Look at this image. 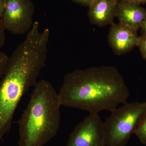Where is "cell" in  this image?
I'll use <instances>...</instances> for the list:
<instances>
[{"mask_svg": "<svg viewBox=\"0 0 146 146\" xmlns=\"http://www.w3.org/2000/svg\"><path fill=\"white\" fill-rule=\"evenodd\" d=\"M48 39L32 31L10 57L0 79V141L10 130L13 116L23 96L37 82L46 66Z\"/></svg>", "mask_w": 146, "mask_h": 146, "instance_id": "6da1fadb", "label": "cell"}, {"mask_svg": "<svg viewBox=\"0 0 146 146\" xmlns=\"http://www.w3.org/2000/svg\"><path fill=\"white\" fill-rule=\"evenodd\" d=\"M58 95L61 106L98 114L103 110L111 112L125 103L129 93L117 69L102 66L68 73Z\"/></svg>", "mask_w": 146, "mask_h": 146, "instance_id": "7a4b0ae2", "label": "cell"}, {"mask_svg": "<svg viewBox=\"0 0 146 146\" xmlns=\"http://www.w3.org/2000/svg\"><path fill=\"white\" fill-rule=\"evenodd\" d=\"M18 121V146H44L57 134L60 122L58 94L49 82L37 81Z\"/></svg>", "mask_w": 146, "mask_h": 146, "instance_id": "3957f363", "label": "cell"}, {"mask_svg": "<svg viewBox=\"0 0 146 146\" xmlns=\"http://www.w3.org/2000/svg\"><path fill=\"white\" fill-rule=\"evenodd\" d=\"M111 112L104 122L106 145L126 146L146 113V102H127Z\"/></svg>", "mask_w": 146, "mask_h": 146, "instance_id": "277c9868", "label": "cell"}, {"mask_svg": "<svg viewBox=\"0 0 146 146\" xmlns=\"http://www.w3.org/2000/svg\"><path fill=\"white\" fill-rule=\"evenodd\" d=\"M34 12L32 0H7L0 20L6 30L12 34H27L34 24Z\"/></svg>", "mask_w": 146, "mask_h": 146, "instance_id": "5b68a950", "label": "cell"}, {"mask_svg": "<svg viewBox=\"0 0 146 146\" xmlns=\"http://www.w3.org/2000/svg\"><path fill=\"white\" fill-rule=\"evenodd\" d=\"M66 146H106L104 122L98 114H89L76 126Z\"/></svg>", "mask_w": 146, "mask_h": 146, "instance_id": "8992f818", "label": "cell"}, {"mask_svg": "<svg viewBox=\"0 0 146 146\" xmlns=\"http://www.w3.org/2000/svg\"><path fill=\"white\" fill-rule=\"evenodd\" d=\"M108 35L110 46L116 54H125L138 44L137 30L120 23L111 25Z\"/></svg>", "mask_w": 146, "mask_h": 146, "instance_id": "52a82bcc", "label": "cell"}, {"mask_svg": "<svg viewBox=\"0 0 146 146\" xmlns=\"http://www.w3.org/2000/svg\"><path fill=\"white\" fill-rule=\"evenodd\" d=\"M146 16V10L141 5L120 0L118 1L115 17L119 23L138 31L141 28Z\"/></svg>", "mask_w": 146, "mask_h": 146, "instance_id": "ba28073f", "label": "cell"}, {"mask_svg": "<svg viewBox=\"0 0 146 146\" xmlns=\"http://www.w3.org/2000/svg\"><path fill=\"white\" fill-rule=\"evenodd\" d=\"M118 0H97L89 7L88 16L91 24L105 27L113 23Z\"/></svg>", "mask_w": 146, "mask_h": 146, "instance_id": "9c48e42d", "label": "cell"}, {"mask_svg": "<svg viewBox=\"0 0 146 146\" xmlns=\"http://www.w3.org/2000/svg\"><path fill=\"white\" fill-rule=\"evenodd\" d=\"M133 133L142 144L146 145V113L138 123Z\"/></svg>", "mask_w": 146, "mask_h": 146, "instance_id": "30bf717a", "label": "cell"}, {"mask_svg": "<svg viewBox=\"0 0 146 146\" xmlns=\"http://www.w3.org/2000/svg\"><path fill=\"white\" fill-rule=\"evenodd\" d=\"M141 56L144 59L146 60V33H142L138 37V44Z\"/></svg>", "mask_w": 146, "mask_h": 146, "instance_id": "8fae6325", "label": "cell"}, {"mask_svg": "<svg viewBox=\"0 0 146 146\" xmlns=\"http://www.w3.org/2000/svg\"><path fill=\"white\" fill-rule=\"evenodd\" d=\"M8 59L7 55L4 52H0V79L5 71Z\"/></svg>", "mask_w": 146, "mask_h": 146, "instance_id": "7c38bea8", "label": "cell"}, {"mask_svg": "<svg viewBox=\"0 0 146 146\" xmlns=\"http://www.w3.org/2000/svg\"><path fill=\"white\" fill-rule=\"evenodd\" d=\"M5 29L0 20V49L5 44L6 41Z\"/></svg>", "mask_w": 146, "mask_h": 146, "instance_id": "4fadbf2b", "label": "cell"}, {"mask_svg": "<svg viewBox=\"0 0 146 146\" xmlns=\"http://www.w3.org/2000/svg\"><path fill=\"white\" fill-rule=\"evenodd\" d=\"M72 1L78 4L89 7L97 0H72Z\"/></svg>", "mask_w": 146, "mask_h": 146, "instance_id": "5bb4252c", "label": "cell"}, {"mask_svg": "<svg viewBox=\"0 0 146 146\" xmlns=\"http://www.w3.org/2000/svg\"><path fill=\"white\" fill-rule=\"evenodd\" d=\"M7 1V0H0V19L2 16L5 9Z\"/></svg>", "mask_w": 146, "mask_h": 146, "instance_id": "9a60e30c", "label": "cell"}, {"mask_svg": "<svg viewBox=\"0 0 146 146\" xmlns=\"http://www.w3.org/2000/svg\"><path fill=\"white\" fill-rule=\"evenodd\" d=\"M131 2L136 3L138 4H146V0H124Z\"/></svg>", "mask_w": 146, "mask_h": 146, "instance_id": "2e32d148", "label": "cell"}, {"mask_svg": "<svg viewBox=\"0 0 146 146\" xmlns=\"http://www.w3.org/2000/svg\"><path fill=\"white\" fill-rule=\"evenodd\" d=\"M140 29H141L142 34L146 33V16Z\"/></svg>", "mask_w": 146, "mask_h": 146, "instance_id": "e0dca14e", "label": "cell"}]
</instances>
